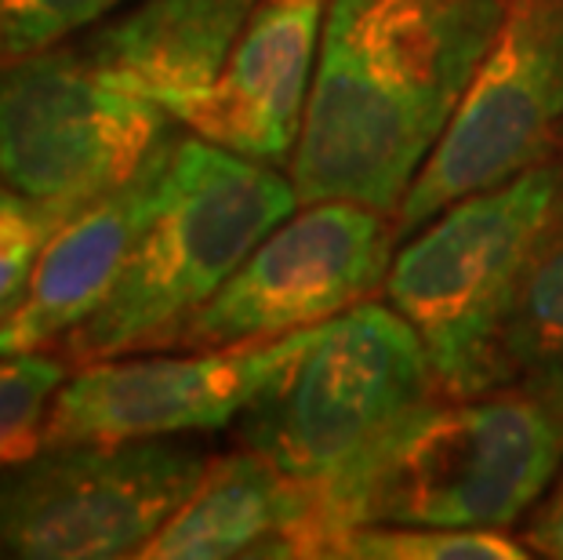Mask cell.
<instances>
[{"instance_id": "7", "label": "cell", "mask_w": 563, "mask_h": 560, "mask_svg": "<svg viewBox=\"0 0 563 560\" xmlns=\"http://www.w3.org/2000/svg\"><path fill=\"white\" fill-rule=\"evenodd\" d=\"M172 437L41 444L0 470V553L26 560L139 557L208 470Z\"/></svg>"}, {"instance_id": "18", "label": "cell", "mask_w": 563, "mask_h": 560, "mask_svg": "<svg viewBox=\"0 0 563 560\" xmlns=\"http://www.w3.org/2000/svg\"><path fill=\"white\" fill-rule=\"evenodd\" d=\"M135 0H0V63L63 44Z\"/></svg>"}, {"instance_id": "16", "label": "cell", "mask_w": 563, "mask_h": 560, "mask_svg": "<svg viewBox=\"0 0 563 560\" xmlns=\"http://www.w3.org/2000/svg\"><path fill=\"white\" fill-rule=\"evenodd\" d=\"M531 550L495 528L429 524H356L334 535L328 557L353 560H523Z\"/></svg>"}, {"instance_id": "3", "label": "cell", "mask_w": 563, "mask_h": 560, "mask_svg": "<svg viewBox=\"0 0 563 560\" xmlns=\"http://www.w3.org/2000/svg\"><path fill=\"white\" fill-rule=\"evenodd\" d=\"M302 205L273 164L200 139H175L161 200L102 306L63 342L74 367L167 350L175 331Z\"/></svg>"}, {"instance_id": "19", "label": "cell", "mask_w": 563, "mask_h": 560, "mask_svg": "<svg viewBox=\"0 0 563 560\" xmlns=\"http://www.w3.org/2000/svg\"><path fill=\"white\" fill-rule=\"evenodd\" d=\"M58 226H63V219H55L47 208L30 205V200H0V317L22 299L47 237Z\"/></svg>"}, {"instance_id": "8", "label": "cell", "mask_w": 563, "mask_h": 560, "mask_svg": "<svg viewBox=\"0 0 563 560\" xmlns=\"http://www.w3.org/2000/svg\"><path fill=\"white\" fill-rule=\"evenodd\" d=\"M560 135L563 0H509L495 44L393 216L397 241L454 200L495 189L549 161Z\"/></svg>"}, {"instance_id": "21", "label": "cell", "mask_w": 563, "mask_h": 560, "mask_svg": "<svg viewBox=\"0 0 563 560\" xmlns=\"http://www.w3.org/2000/svg\"><path fill=\"white\" fill-rule=\"evenodd\" d=\"M4 197H11V194H8V189H4V186H0V200H4Z\"/></svg>"}, {"instance_id": "14", "label": "cell", "mask_w": 563, "mask_h": 560, "mask_svg": "<svg viewBox=\"0 0 563 560\" xmlns=\"http://www.w3.org/2000/svg\"><path fill=\"white\" fill-rule=\"evenodd\" d=\"M258 0H135L102 19L80 52L124 91L157 102L178 124L230 63Z\"/></svg>"}, {"instance_id": "20", "label": "cell", "mask_w": 563, "mask_h": 560, "mask_svg": "<svg viewBox=\"0 0 563 560\" xmlns=\"http://www.w3.org/2000/svg\"><path fill=\"white\" fill-rule=\"evenodd\" d=\"M527 546H534V553L563 560V473L553 484V492L545 495V503L538 506V514L527 528Z\"/></svg>"}, {"instance_id": "11", "label": "cell", "mask_w": 563, "mask_h": 560, "mask_svg": "<svg viewBox=\"0 0 563 560\" xmlns=\"http://www.w3.org/2000/svg\"><path fill=\"white\" fill-rule=\"evenodd\" d=\"M323 19L328 0H258L222 77L186 128L262 164L291 157L317 74Z\"/></svg>"}, {"instance_id": "6", "label": "cell", "mask_w": 563, "mask_h": 560, "mask_svg": "<svg viewBox=\"0 0 563 560\" xmlns=\"http://www.w3.org/2000/svg\"><path fill=\"white\" fill-rule=\"evenodd\" d=\"M175 124L99 74L80 44L0 63V186L63 222L124 186Z\"/></svg>"}, {"instance_id": "5", "label": "cell", "mask_w": 563, "mask_h": 560, "mask_svg": "<svg viewBox=\"0 0 563 560\" xmlns=\"http://www.w3.org/2000/svg\"><path fill=\"white\" fill-rule=\"evenodd\" d=\"M437 378L407 317L356 303L317 325L313 339L236 419L244 448L287 476L323 484L433 400Z\"/></svg>"}, {"instance_id": "4", "label": "cell", "mask_w": 563, "mask_h": 560, "mask_svg": "<svg viewBox=\"0 0 563 560\" xmlns=\"http://www.w3.org/2000/svg\"><path fill=\"white\" fill-rule=\"evenodd\" d=\"M560 200L563 161L549 157L495 189L454 200L393 255L382 288L422 339L440 393L501 389V331Z\"/></svg>"}, {"instance_id": "10", "label": "cell", "mask_w": 563, "mask_h": 560, "mask_svg": "<svg viewBox=\"0 0 563 560\" xmlns=\"http://www.w3.org/2000/svg\"><path fill=\"white\" fill-rule=\"evenodd\" d=\"M317 328L291 336L186 350L175 356H110L74 367L44 419V444L66 440H146L236 422Z\"/></svg>"}, {"instance_id": "17", "label": "cell", "mask_w": 563, "mask_h": 560, "mask_svg": "<svg viewBox=\"0 0 563 560\" xmlns=\"http://www.w3.org/2000/svg\"><path fill=\"white\" fill-rule=\"evenodd\" d=\"M74 372L66 356L41 350L0 356V470L30 459L44 444V419Z\"/></svg>"}, {"instance_id": "1", "label": "cell", "mask_w": 563, "mask_h": 560, "mask_svg": "<svg viewBox=\"0 0 563 560\" xmlns=\"http://www.w3.org/2000/svg\"><path fill=\"white\" fill-rule=\"evenodd\" d=\"M506 11L509 0H328L291 153L298 200L397 216Z\"/></svg>"}, {"instance_id": "9", "label": "cell", "mask_w": 563, "mask_h": 560, "mask_svg": "<svg viewBox=\"0 0 563 560\" xmlns=\"http://www.w3.org/2000/svg\"><path fill=\"white\" fill-rule=\"evenodd\" d=\"M393 241L386 216L353 200L291 211L175 331L167 350L251 345L317 328L386 284Z\"/></svg>"}, {"instance_id": "12", "label": "cell", "mask_w": 563, "mask_h": 560, "mask_svg": "<svg viewBox=\"0 0 563 560\" xmlns=\"http://www.w3.org/2000/svg\"><path fill=\"white\" fill-rule=\"evenodd\" d=\"M175 139H167L124 186L91 200L47 237L22 299L0 317V356L44 350L102 306L157 208Z\"/></svg>"}, {"instance_id": "2", "label": "cell", "mask_w": 563, "mask_h": 560, "mask_svg": "<svg viewBox=\"0 0 563 560\" xmlns=\"http://www.w3.org/2000/svg\"><path fill=\"white\" fill-rule=\"evenodd\" d=\"M563 466V415L534 393L501 386L418 404L364 455L317 487L323 557L356 524L509 528Z\"/></svg>"}, {"instance_id": "13", "label": "cell", "mask_w": 563, "mask_h": 560, "mask_svg": "<svg viewBox=\"0 0 563 560\" xmlns=\"http://www.w3.org/2000/svg\"><path fill=\"white\" fill-rule=\"evenodd\" d=\"M139 557H323L317 487L287 476L251 448L211 459L200 484Z\"/></svg>"}, {"instance_id": "15", "label": "cell", "mask_w": 563, "mask_h": 560, "mask_svg": "<svg viewBox=\"0 0 563 560\" xmlns=\"http://www.w3.org/2000/svg\"><path fill=\"white\" fill-rule=\"evenodd\" d=\"M498 372L501 386L534 393L563 415V200L509 309Z\"/></svg>"}]
</instances>
